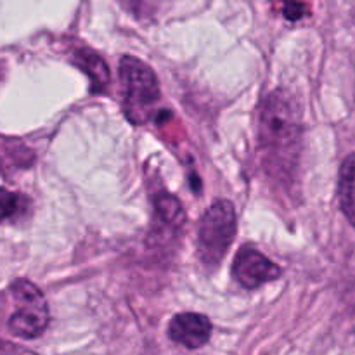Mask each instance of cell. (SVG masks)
I'll list each match as a JSON object with an SVG mask.
<instances>
[{
    "label": "cell",
    "mask_w": 355,
    "mask_h": 355,
    "mask_svg": "<svg viewBox=\"0 0 355 355\" xmlns=\"http://www.w3.org/2000/svg\"><path fill=\"white\" fill-rule=\"evenodd\" d=\"M302 132L297 101L284 89L272 90L260 110V146L277 173H288L297 166Z\"/></svg>",
    "instance_id": "obj_1"
},
{
    "label": "cell",
    "mask_w": 355,
    "mask_h": 355,
    "mask_svg": "<svg viewBox=\"0 0 355 355\" xmlns=\"http://www.w3.org/2000/svg\"><path fill=\"white\" fill-rule=\"evenodd\" d=\"M238 222L234 205L217 200L203 214L198 227V257L208 270H215L234 243Z\"/></svg>",
    "instance_id": "obj_2"
},
{
    "label": "cell",
    "mask_w": 355,
    "mask_h": 355,
    "mask_svg": "<svg viewBox=\"0 0 355 355\" xmlns=\"http://www.w3.org/2000/svg\"><path fill=\"white\" fill-rule=\"evenodd\" d=\"M120 78L123 85V111L134 125L148 123L159 101L158 76L144 61L123 55L120 61Z\"/></svg>",
    "instance_id": "obj_3"
},
{
    "label": "cell",
    "mask_w": 355,
    "mask_h": 355,
    "mask_svg": "<svg viewBox=\"0 0 355 355\" xmlns=\"http://www.w3.org/2000/svg\"><path fill=\"white\" fill-rule=\"evenodd\" d=\"M9 291L14 302V311L7 321L9 331L23 340L38 338L51 319L44 293L26 279L14 281Z\"/></svg>",
    "instance_id": "obj_4"
},
{
    "label": "cell",
    "mask_w": 355,
    "mask_h": 355,
    "mask_svg": "<svg viewBox=\"0 0 355 355\" xmlns=\"http://www.w3.org/2000/svg\"><path fill=\"white\" fill-rule=\"evenodd\" d=\"M232 276L245 290H257L262 284L279 279L281 267L267 259L259 250L252 248V246H243L236 253L234 263H232Z\"/></svg>",
    "instance_id": "obj_5"
},
{
    "label": "cell",
    "mask_w": 355,
    "mask_h": 355,
    "mask_svg": "<svg viewBox=\"0 0 355 355\" xmlns=\"http://www.w3.org/2000/svg\"><path fill=\"white\" fill-rule=\"evenodd\" d=\"M184 222H186V214L180 201L172 194H159L155 200V224L149 232V241L153 245L156 243L162 245L165 241L166 245L168 239L177 238Z\"/></svg>",
    "instance_id": "obj_6"
},
{
    "label": "cell",
    "mask_w": 355,
    "mask_h": 355,
    "mask_svg": "<svg viewBox=\"0 0 355 355\" xmlns=\"http://www.w3.org/2000/svg\"><path fill=\"white\" fill-rule=\"evenodd\" d=\"M211 321L203 314L182 312L173 315L168 324V336L186 349L196 350L207 345L211 336Z\"/></svg>",
    "instance_id": "obj_7"
},
{
    "label": "cell",
    "mask_w": 355,
    "mask_h": 355,
    "mask_svg": "<svg viewBox=\"0 0 355 355\" xmlns=\"http://www.w3.org/2000/svg\"><path fill=\"white\" fill-rule=\"evenodd\" d=\"M73 62L89 76L90 90L94 94L106 90L107 83H110V69H107L106 62H104V59L97 52L87 47L76 49L73 52Z\"/></svg>",
    "instance_id": "obj_8"
},
{
    "label": "cell",
    "mask_w": 355,
    "mask_h": 355,
    "mask_svg": "<svg viewBox=\"0 0 355 355\" xmlns=\"http://www.w3.org/2000/svg\"><path fill=\"white\" fill-rule=\"evenodd\" d=\"M35 162V155L19 139L0 137V173L10 175L17 170L30 168Z\"/></svg>",
    "instance_id": "obj_9"
},
{
    "label": "cell",
    "mask_w": 355,
    "mask_h": 355,
    "mask_svg": "<svg viewBox=\"0 0 355 355\" xmlns=\"http://www.w3.org/2000/svg\"><path fill=\"white\" fill-rule=\"evenodd\" d=\"M338 201L342 214L355 227V153L343 159L338 172Z\"/></svg>",
    "instance_id": "obj_10"
},
{
    "label": "cell",
    "mask_w": 355,
    "mask_h": 355,
    "mask_svg": "<svg viewBox=\"0 0 355 355\" xmlns=\"http://www.w3.org/2000/svg\"><path fill=\"white\" fill-rule=\"evenodd\" d=\"M24 205H26V200L19 193H12L6 187H0V222L19 215Z\"/></svg>",
    "instance_id": "obj_11"
},
{
    "label": "cell",
    "mask_w": 355,
    "mask_h": 355,
    "mask_svg": "<svg viewBox=\"0 0 355 355\" xmlns=\"http://www.w3.org/2000/svg\"><path fill=\"white\" fill-rule=\"evenodd\" d=\"M307 12V6L304 3H286L284 6V17L290 21H298Z\"/></svg>",
    "instance_id": "obj_12"
},
{
    "label": "cell",
    "mask_w": 355,
    "mask_h": 355,
    "mask_svg": "<svg viewBox=\"0 0 355 355\" xmlns=\"http://www.w3.org/2000/svg\"><path fill=\"white\" fill-rule=\"evenodd\" d=\"M0 355H37L24 347L16 345L10 342H0Z\"/></svg>",
    "instance_id": "obj_13"
}]
</instances>
